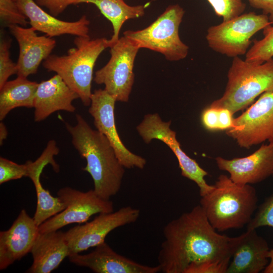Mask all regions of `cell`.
<instances>
[{"instance_id": "6da1fadb", "label": "cell", "mask_w": 273, "mask_h": 273, "mask_svg": "<svg viewBox=\"0 0 273 273\" xmlns=\"http://www.w3.org/2000/svg\"><path fill=\"white\" fill-rule=\"evenodd\" d=\"M158 255L161 272L185 273L192 264L231 258L233 237L212 226L200 205L168 222Z\"/></svg>"}, {"instance_id": "7a4b0ae2", "label": "cell", "mask_w": 273, "mask_h": 273, "mask_svg": "<svg viewBox=\"0 0 273 273\" xmlns=\"http://www.w3.org/2000/svg\"><path fill=\"white\" fill-rule=\"evenodd\" d=\"M76 119L75 126L66 122L65 126L73 146L86 160V165L82 169L91 175L96 193L103 199L110 200L121 188L125 167L104 134L92 129L80 114L76 115Z\"/></svg>"}, {"instance_id": "3957f363", "label": "cell", "mask_w": 273, "mask_h": 273, "mask_svg": "<svg viewBox=\"0 0 273 273\" xmlns=\"http://www.w3.org/2000/svg\"><path fill=\"white\" fill-rule=\"evenodd\" d=\"M255 189L220 175L213 190L201 196L200 205L212 226L218 232L247 225L257 208Z\"/></svg>"}, {"instance_id": "277c9868", "label": "cell", "mask_w": 273, "mask_h": 273, "mask_svg": "<svg viewBox=\"0 0 273 273\" xmlns=\"http://www.w3.org/2000/svg\"><path fill=\"white\" fill-rule=\"evenodd\" d=\"M75 47L64 56L51 55L43 61V67L55 72L79 97L84 106L90 105L93 70L99 56L109 48L106 38L91 39L89 35L76 36Z\"/></svg>"}, {"instance_id": "5b68a950", "label": "cell", "mask_w": 273, "mask_h": 273, "mask_svg": "<svg viewBox=\"0 0 273 273\" xmlns=\"http://www.w3.org/2000/svg\"><path fill=\"white\" fill-rule=\"evenodd\" d=\"M273 92V58L259 64L233 58L223 95L210 106L229 110L233 115L253 103L266 92Z\"/></svg>"}, {"instance_id": "8992f818", "label": "cell", "mask_w": 273, "mask_h": 273, "mask_svg": "<svg viewBox=\"0 0 273 273\" xmlns=\"http://www.w3.org/2000/svg\"><path fill=\"white\" fill-rule=\"evenodd\" d=\"M184 14V9L179 5H169L151 25L142 30H126L124 36L140 49L161 53L168 61L183 60L187 56L189 49L178 33Z\"/></svg>"}, {"instance_id": "52a82bcc", "label": "cell", "mask_w": 273, "mask_h": 273, "mask_svg": "<svg viewBox=\"0 0 273 273\" xmlns=\"http://www.w3.org/2000/svg\"><path fill=\"white\" fill-rule=\"evenodd\" d=\"M270 25L268 16L251 12L209 27L206 38L214 51L234 58L245 55L251 37Z\"/></svg>"}, {"instance_id": "ba28073f", "label": "cell", "mask_w": 273, "mask_h": 273, "mask_svg": "<svg viewBox=\"0 0 273 273\" xmlns=\"http://www.w3.org/2000/svg\"><path fill=\"white\" fill-rule=\"evenodd\" d=\"M139 49L126 37L119 38L110 47L108 63L95 73L94 81L104 84V89L117 101H128L134 82V62Z\"/></svg>"}, {"instance_id": "9c48e42d", "label": "cell", "mask_w": 273, "mask_h": 273, "mask_svg": "<svg viewBox=\"0 0 273 273\" xmlns=\"http://www.w3.org/2000/svg\"><path fill=\"white\" fill-rule=\"evenodd\" d=\"M226 134L241 148L249 149L265 141L273 143V92L262 94L240 116Z\"/></svg>"}, {"instance_id": "30bf717a", "label": "cell", "mask_w": 273, "mask_h": 273, "mask_svg": "<svg viewBox=\"0 0 273 273\" xmlns=\"http://www.w3.org/2000/svg\"><path fill=\"white\" fill-rule=\"evenodd\" d=\"M57 195L66 207L40 224V233L58 231L71 223H84L94 214L114 211L113 202L102 199L94 190L83 192L67 187L60 189Z\"/></svg>"}, {"instance_id": "8fae6325", "label": "cell", "mask_w": 273, "mask_h": 273, "mask_svg": "<svg viewBox=\"0 0 273 273\" xmlns=\"http://www.w3.org/2000/svg\"><path fill=\"white\" fill-rule=\"evenodd\" d=\"M140 216L139 209L127 206L115 211L100 213L91 221L71 228L65 232L70 255L96 247L105 242L109 233L135 222Z\"/></svg>"}, {"instance_id": "7c38bea8", "label": "cell", "mask_w": 273, "mask_h": 273, "mask_svg": "<svg viewBox=\"0 0 273 273\" xmlns=\"http://www.w3.org/2000/svg\"><path fill=\"white\" fill-rule=\"evenodd\" d=\"M171 121L163 122L157 113L145 116L136 129L144 142L149 143L157 139L165 143L176 157L181 175L194 182L199 189L200 196L211 192L214 185H209L205 179L208 172L183 151L176 139V132L170 128Z\"/></svg>"}, {"instance_id": "4fadbf2b", "label": "cell", "mask_w": 273, "mask_h": 273, "mask_svg": "<svg viewBox=\"0 0 273 273\" xmlns=\"http://www.w3.org/2000/svg\"><path fill=\"white\" fill-rule=\"evenodd\" d=\"M89 113L97 130L104 134L113 147L116 156L125 168L143 169L146 160L127 149L117 133L114 119L115 98L104 89L95 90L91 95Z\"/></svg>"}, {"instance_id": "5bb4252c", "label": "cell", "mask_w": 273, "mask_h": 273, "mask_svg": "<svg viewBox=\"0 0 273 273\" xmlns=\"http://www.w3.org/2000/svg\"><path fill=\"white\" fill-rule=\"evenodd\" d=\"M218 168L240 185L254 184L273 175V143L262 144L251 155L232 159L215 158Z\"/></svg>"}, {"instance_id": "9a60e30c", "label": "cell", "mask_w": 273, "mask_h": 273, "mask_svg": "<svg viewBox=\"0 0 273 273\" xmlns=\"http://www.w3.org/2000/svg\"><path fill=\"white\" fill-rule=\"evenodd\" d=\"M270 249L267 241L256 229L233 237L231 260L226 273H259L268 265Z\"/></svg>"}, {"instance_id": "2e32d148", "label": "cell", "mask_w": 273, "mask_h": 273, "mask_svg": "<svg viewBox=\"0 0 273 273\" xmlns=\"http://www.w3.org/2000/svg\"><path fill=\"white\" fill-rule=\"evenodd\" d=\"M92 252L68 256L71 262L87 267L96 273H157L161 272L158 265H144L121 255L111 248L105 241L95 247Z\"/></svg>"}, {"instance_id": "e0dca14e", "label": "cell", "mask_w": 273, "mask_h": 273, "mask_svg": "<svg viewBox=\"0 0 273 273\" xmlns=\"http://www.w3.org/2000/svg\"><path fill=\"white\" fill-rule=\"evenodd\" d=\"M8 27L19 48L17 74L27 78L37 72L40 63L51 55L56 41L47 35H37L32 27L25 28L17 24Z\"/></svg>"}, {"instance_id": "ac0fdd59", "label": "cell", "mask_w": 273, "mask_h": 273, "mask_svg": "<svg viewBox=\"0 0 273 273\" xmlns=\"http://www.w3.org/2000/svg\"><path fill=\"white\" fill-rule=\"evenodd\" d=\"M39 233L33 218L22 210L11 226L0 232V269L30 252Z\"/></svg>"}, {"instance_id": "d6986e66", "label": "cell", "mask_w": 273, "mask_h": 273, "mask_svg": "<svg viewBox=\"0 0 273 273\" xmlns=\"http://www.w3.org/2000/svg\"><path fill=\"white\" fill-rule=\"evenodd\" d=\"M21 13L29 21L31 27L53 37L64 34L88 35L89 21L85 15L74 22L61 20L42 10L34 0H14Z\"/></svg>"}, {"instance_id": "ffe728a7", "label": "cell", "mask_w": 273, "mask_h": 273, "mask_svg": "<svg viewBox=\"0 0 273 273\" xmlns=\"http://www.w3.org/2000/svg\"><path fill=\"white\" fill-rule=\"evenodd\" d=\"M79 98L58 74L39 83L34 101V120H44L53 113L63 110L73 113L72 102Z\"/></svg>"}, {"instance_id": "44dd1931", "label": "cell", "mask_w": 273, "mask_h": 273, "mask_svg": "<svg viewBox=\"0 0 273 273\" xmlns=\"http://www.w3.org/2000/svg\"><path fill=\"white\" fill-rule=\"evenodd\" d=\"M30 252L33 262L29 273H50L70 255L65 233L58 231L39 233Z\"/></svg>"}, {"instance_id": "7402d4cb", "label": "cell", "mask_w": 273, "mask_h": 273, "mask_svg": "<svg viewBox=\"0 0 273 273\" xmlns=\"http://www.w3.org/2000/svg\"><path fill=\"white\" fill-rule=\"evenodd\" d=\"M38 84L21 76L7 81L0 88V120L17 107L33 108Z\"/></svg>"}, {"instance_id": "603a6c76", "label": "cell", "mask_w": 273, "mask_h": 273, "mask_svg": "<svg viewBox=\"0 0 273 273\" xmlns=\"http://www.w3.org/2000/svg\"><path fill=\"white\" fill-rule=\"evenodd\" d=\"M81 3L95 5L112 23L113 34L109 39V48L119 39L120 31L125 21L143 17L145 14V5L130 6L124 0H77L76 5Z\"/></svg>"}, {"instance_id": "cb8c5ba5", "label": "cell", "mask_w": 273, "mask_h": 273, "mask_svg": "<svg viewBox=\"0 0 273 273\" xmlns=\"http://www.w3.org/2000/svg\"><path fill=\"white\" fill-rule=\"evenodd\" d=\"M41 173H34L29 177L34 184L36 193L37 206L33 218L38 226L66 207L65 203L59 197H53L42 187L40 181Z\"/></svg>"}, {"instance_id": "d4e9b609", "label": "cell", "mask_w": 273, "mask_h": 273, "mask_svg": "<svg viewBox=\"0 0 273 273\" xmlns=\"http://www.w3.org/2000/svg\"><path fill=\"white\" fill-rule=\"evenodd\" d=\"M263 34L262 39L253 41V45L245 54V61L261 64L273 58V26L265 27Z\"/></svg>"}, {"instance_id": "484cf974", "label": "cell", "mask_w": 273, "mask_h": 273, "mask_svg": "<svg viewBox=\"0 0 273 273\" xmlns=\"http://www.w3.org/2000/svg\"><path fill=\"white\" fill-rule=\"evenodd\" d=\"M233 116L227 109L209 106L203 110L201 119L203 126L209 131L226 130L233 126Z\"/></svg>"}, {"instance_id": "4316f807", "label": "cell", "mask_w": 273, "mask_h": 273, "mask_svg": "<svg viewBox=\"0 0 273 273\" xmlns=\"http://www.w3.org/2000/svg\"><path fill=\"white\" fill-rule=\"evenodd\" d=\"M215 14L223 19L229 20L242 14L246 8L242 0H207Z\"/></svg>"}, {"instance_id": "83f0119b", "label": "cell", "mask_w": 273, "mask_h": 273, "mask_svg": "<svg viewBox=\"0 0 273 273\" xmlns=\"http://www.w3.org/2000/svg\"><path fill=\"white\" fill-rule=\"evenodd\" d=\"M265 226L273 228V194L257 207L255 215L247 225V229H256Z\"/></svg>"}, {"instance_id": "f1b7e54d", "label": "cell", "mask_w": 273, "mask_h": 273, "mask_svg": "<svg viewBox=\"0 0 273 273\" xmlns=\"http://www.w3.org/2000/svg\"><path fill=\"white\" fill-rule=\"evenodd\" d=\"M0 18L8 26L17 24L25 27L28 23L26 17L19 11L14 0H0Z\"/></svg>"}, {"instance_id": "f546056e", "label": "cell", "mask_w": 273, "mask_h": 273, "mask_svg": "<svg viewBox=\"0 0 273 273\" xmlns=\"http://www.w3.org/2000/svg\"><path fill=\"white\" fill-rule=\"evenodd\" d=\"M10 40L4 39L0 42V88L11 76L17 73V63L10 58Z\"/></svg>"}, {"instance_id": "4dcf8cb0", "label": "cell", "mask_w": 273, "mask_h": 273, "mask_svg": "<svg viewBox=\"0 0 273 273\" xmlns=\"http://www.w3.org/2000/svg\"><path fill=\"white\" fill-rule=\"evenodd\" d=\"M25 164H19L3 157H0V184L25 176Z\"/></svg>"}, {"instance_id": "1f68e13d", "label": "cell", "mask_w": 273, "mask_h": 273, "mask_svg": "<svg viewBox=\"0 0 273 273\" xmlns=\"http://www.w3.org/2000/svg\"><path fill=\"white\" fill-rule=\"evenodd\" d=\"M231 258L206 260L191 264L185 273H226Z\"/></svg>"}, {"instance_id": "d6a6232c", "label": "cell", "mask_w": 273, "mask_h": 273, "mask_svg": "<svg viewBox=\"0 0 273 273\" xmlns=\"http://www.w3.org/2000/svg\"><path fill=\"white\" fill-rule=\"evenodd\" d=\"M77 0H35L40 7L47 8L49 13L57 17L62 13L68 7L76 5Z\"/></svg>"}, {"instance_id": "836d02e7", "label": "cell", "mask_w": 273, "mask_h": 273, "mask_svg": "<svg viewBox=\"0 0 273 273\" xmlns=\"http://www.w3.org/2000/svg\"><path fill=\"white\" fill-rule=\"evenodd\" d=\"M253 8L261 10L262 14L268 16L269 22L273 24V0H247Z\"/></svg>"}, {"instance_id": "e575fe53", "label": "cell", "mask_w": 273, "mask_h": 273, "mask_svg": "<svg viewBox=\"0 0 273 273\" xmlns=\"http://www.w3.org/2000/svg\"><path fill=\"white\" fill-rule=\"evenodd\" d=\"M268 257L269 261L263 271L264 273H273V249L270 250Z\"/></svg>"}, {"instance_id": "d590c367", "label": "cell", "mask_w": 273, "mask_h": 273, "mask_svg": "<svg viewBox=\"0 0 273 273\" xmlns=\"http://www.w3.org/2000/svg\"><path fill=\"white\" fill-rule=\"evenodd\" d=\"M8 134L7 129L3 122L0 123V144L2 145Z\"/></svg>"}]
</instances>
